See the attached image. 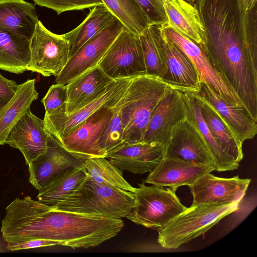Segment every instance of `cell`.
Wrapping results in <instances>:
<instances>
[{
  "mask_svg": "<svg viewBox=\"0 0 257 257\" xmlns=\"http://www.w3.org/2000/svg\"><path fill=\"white\" fill-rule=\"evenodd\" d=\"M123 226L121 218L57 210L26 196L7 206L1 232L6 242L44 239L73 249L88 248L114 237Z\"/></svg>",
  "mask_w": 257,
  "mask_h": 257,
  "instance_id": "cell-1",
  "label": "cell"
},
{
  "mask_svg": "<svg viewBox=\"0 0 257 257\" xmlns=\"http://www.w3.org/2000/svg\"><path fill=\"white\" fill-rule=\"evenodd\" d=\"M85 163L65 150L60 141L49 133L46 151L28 165L29 181L39 190L58 176Z\"/></svg>",
  "mask_w": 257,
  "mask_h": 257,
  "instance_id": "cell-14",
  "label": "cell"
},
{
  "mask_svg": "<svg viewBox=\"0 0 257 257\" xmlns=\"http://www.w3.org/2000/svg\"><path fill=\"white\" fill-rule=\"evenodd\" d=\"M198 92L214 107L242 143L254 137L257 133V121L245 107L231 104L205 83H200Z\"/></svg>",
  "mask_w": 257,
  "mask_h": 257,
  "instance_id": "cell-22",
  "label": "cell"
},
{
  "mask_svg": "<svg viewBox=\"0 0 257 257\" xmlns=\"http://www.w3.org/2000/svg\"><path fill=\"white\" fill-rule=\"evenodd\" d=\"M31 40L0 28V69L20 74L27 71Z\"/></svg>",
  "mask_w": 257,
  "mask_h": 257,
  "instance_id": "cell-26",
  "label": "cell"
},
{
  "mask_svg": "<svg viewBox=\"0 0 257 257\" xmlns=\"http://www.w3.org/2000/svg\"><path fill=\"white\" fill-rule=\"evenodd\" d=\"M165 152L166 156L215 167V161L206 142L194 123L186 116L173 127Z\"/></svg>",
  "mask_w": 257,
  "mask_h": 257,
  "instance_id": "cell-15",
  "label": "cell"
},
{
  "mask_svg": "<svg viewBox=\"0 0 257 257\" xmlns=\"http://www.w3.org/2000/svg\"><path fill=\"white\" fill-rule=\"evenodd\" d=\"M183 92L186 109V117L194 123L206 142L215 161V170L218 171L221 160L220 151L203 118L199 103L193 92L184 91Z\"/></svg>",
  "mask_w": 257,
  "mask_h": 257,
  "instance_id": "cell-31",
  "label": "cell"
},
{
  "mask_svg": "<svg viewBox=\"0 0 257 257\" xmlns=\"http://www.w3.org/2000/svg\"><path fill=\"white\" fill-rule=\"evenodd\" d=\"M146 15L150 25H160L168 21L164 0H135Z\"/></svg>",
  "mask_w": 257,
  "mask_h": 257,
  "instance_id": "cell-36",
  "label": "cell"
},
{
  "mask_svg": "<svg viewBox=\"0 0 257 257\" xmlns=\"http://www.w3.org/2000/svg\"><path fill=\"white\" fill-rule=\"evenodd\" d=\"M184 91L173 87L160 100L152 112L143 143H159L166 149L173 127L186 116Z\"/></svg>",
  "mask_w": 257,
  "mask_h": 257,
  "instance_id": "cell-13",
  "label": "cell"
},
{
  "mask_svg": "<svg viewBox=\"0 0 257 257\" xmlns=\"http://www.w3.org/2000/svg\"><path fill=\"white\" fill-rule=\"evenodd\" d=\"M257 0H241L243 7L245 11L249 12L256 7Z\"/></svg>",
  "mask_w": 257,
  "mask_h": 257,
  "instance_id": "cell-39",
  "label": "cell"
},
{
  "mask_svg": "<svg viewBox=\"0 0 257 257\" xmlns=\"http://www.w3.org/2000/svg\"><path fill=\"white\" fill-rule=\"evenodd\" d=\"M19 84L0 74V108L4 106L14 95Z\"/></svg>",
  "mask_w": 257,
  "mask_h": 257,
  "instance_id": "cell-38",
  "label": "cell"
},
{
  "mask_svg": "<svg viewBox=\"0 0 257 257\" xmlns=\"http://www.w3.org/2000/svg\"><path fill=\"white\" fill-rule=\"evenodd\" d=\"M175 190L144 182L134 192L135 206L126 217L132 222L148 228L157 229L168 224L186 209Z\"/></svg>",
  "mask_w": 257,
  "mask_h": 257,
  "instance_id": "cell-5",
  "label": "cell"
},
{
  "mask_svg": "<svg viewBox=\"0 0 257 257\" xmlns=\"http://www.w3.org/2000/svg\"><path fill=\"white\" fill-rule=\"evenodd\" d=\"M164 34L187 55L194 64L200 83H205L232 105L244 106L233 88L214 69L198 45L175 30L168 22L159 25Z\"/></svg>",
  "mask_w": 257,
  "mask_h": 257,
  "instance_id": "cell-9",
  "label": "cell"
},
{
  "mask_svg": "<svg viewBox=\"0 0 257 257\" xmlns=\"http://www.w3.org/2000/svg\"><path fill=\"white\" fill-rule=\"evenodd\" d=\"M197 99L202 115L220 154L218 172L237 169L242 160V143L207 100L198 92H193Z\"/></svg>",
  "mask_w": 257,
  "mask_h": 257,
  "instance_id": "cell-12",
  "label": "cell"
},
{
  "mask_svg": "<svg viewBox=\"0 0 257 257\" xmlns=\"http://www.w3.org/2000/svg\"><path fill=\"white\" fill-rule=\"evenodd\" d=\"M38 21L34 4L25 0H0V28L31 40Z\"/></svg>",
  "mask_w": 257,
  "mask_h": 257,
  "instance_id": "cell-24",
  "label": "cell"
},
{
  "mask_svg": "<svg viewBox=\"0 0 257 257\" xmlns=\"http://www.w3.org/2000/svg\"><path fill=\"white\" fill-rule=\"evenodd\" d=\"M56 245H60V242L48 239H34L6 242V248L10 251H16Z\"/></svg>",
  "mask_w": 257,
  "mask_h": 257,
  "instance_id": "cell-37",
  "label": "cell"
},
{
  "mask_svg": "<svg viewBox=\"0 0 257 257\" xmlns=\"http://www.w3.org/2000/svg\"><path fill=\"white\" fill-rule=\"evenodd\" d=\"M164 1L170 25L201 48L205 43L206 35L197 9L185 0Z\"/></svg>",
  "mask_w": 257,
  "mask_h": 257,
  "instance_id": "cell-23",
  "label": "cell"
},
{
  "mask_svg": "<svg viewBox=\"0 0 257 257\" xmlns=\"http://www.w3.org/2000/svg\"><path fill=\"white\" fill-rule=\"evenodd\" d=\"M134 206V193L97 183L87 176L75 191L51 207L84 215L121 218Z\"/></svg>",
  "mask_w": 257,
  "mask_h": 257,
  "instance_id": "cell-3",
  "label": "cell"
},
{
  "mask_svg": "<svg viewBox=\"0 0 257 257\" xmlns=\"http://www.w3.org/2000/svg\"><path fill=\"white\" fill-rule=\"evenodd\" d=\"M124 28L115 17L69 58L55 82L67 85L86 71L97 66L112 42Z\"/></svg>",
  "mask_w": 257,
  "mask_h": 257,
  "instance_id": "cell-10",
  "label": "cell"
},
{
  "mask_svg": "<svg viewBox=\"0 0 257 257\" xmlns=\"http://www.w3.org/2000/svg\"><path fill=\"white\" fill-rule=\"evenodd\" d=\"M215 171L212 165H199L177 158L165 156L144 180L175 191L182 186H190L203 175Z\"/></svg>",
  "mask_w": 257,
  "mask_h": 257,
  "instance_id": "cell-19",
  "label": "cell"
},
{
  "mask_svg": "<svg viewBox=\"0 0 257 257\" xmlns=\"http://www.w3.org/2000/svg\"><path fill=\"white\" fill-rule=\"evenodd\" d=\"M251 179L216 177L207 173L189 186L193 196L192 204L240 202L246 194Z\"/></svg>",
  "mask_w": 257,
  "mask_h": 257,
  "instance_id": "cell-16",
  "label": "cell"
},
{
  "mask_svg": "<svg viewBox=\"0 0 257 257\" xmlns=\"http://www.w3.org/2000/svg\"><path fill=\"white\" fill-rule=\"evenodd\" d=\"M67 101V85L53 84L41 100L45 109V115L66 114Z\"/></svg>",
  "mask_w": 257,
  "mask_h": 257,
  "instance_id": "cell-34",
  "label": "cell"
},
{
  "mask_svg": "<svg viewBox=\"0 0 257 257\" xmlns=\"http://www.w3.org/2000/svg\"><path fill=\"white\" fill-rule=\"evenodd\" d=\"M35 4L55 11L58 15L63 12L82 10L96 6L104 5L102 0H33Z\"/></svg>",
  "mask_w": 257,
  "mask_h": 257,
  "instance_id": "cell-35",
  "label": "cell"
},
{
  "mask_svg": "<svg viewBox=\"0 0 257 257\" xmlns=\"http://www.w3.org/2000/svg\"><path fill=\"white\" fill-rule=\"evenodd\" d=\"M88 177L102 185L134 193L135 188L123 177L122 172L105 157H96L85 161Z\"/></svg>",
  "mask_w": 257,
  "mask_h": 257,
  "instance_id": "cell-30",
  "label": "cell"
},
{
  "mask_svg": "<svg viewBox=\"0 0 257 257\" xmlns=\"http://www.w3.org/2000/svg\"><path fill=\"white\" fill-rule=\"evenodd\" d=\"M114 80L97 66L67 84L66 115H69L103 94Z\"/></svg>",
  "mask_w": 257,
  "mask_h": 257,
  "instance_id": "cell-21",
  "label": "cell"
},
{
  "mask_svg": "<svg viewBox=\"0 0 257 257\" xmlns=\"http://www.w3.org/2000/svg\"><path fill=\"white\" fill-rule=\"evenodd\" d=\"M124 93L116 104L112 116L99 139V146L107 154L123 146L121 109Z\"/></svg>",
  "mask_w": 257,
  "mask_h": 257,
  "instance_id": "cell-33",
  "label": "cell"
},
{
  "mask_svg": "<svg viewBox=\"0 0 257 257\" xmlns=\"http://www.w3.org/2000/svg\"><path fill=\"white\" fill-rule=\"evenodd\" d=\"M48 135L44 119L34 114L29 109L11 131L6 144L18 149L28 165L45 153Z\"/></svg>",
  "mask_w": 257,
  "mask_h": 257,
  "instance_id": "cell-17",
  "label": "cell"
},
{
  "mask_svg": "<svg viewBox=\"0 0 257 257\" xmlns=\"http://www.w3.org/2000/svg\"><path fill=\"white\" fill-rule=\"evenodd\" d=\"M38 97L35 79L19 84L13 97L0 108V145L6 144L11 131Z\"/></svg>",
  "mask_w": 257,
  "mask_h": 257,
  "instance_id": "cell-25",
  "label": "cell"
},
{
  "mask_svg": "<svg viewBox=\"0 0 257 257\" xmlns=\"http://www.w3.org/2000/svg\"><path fill=\"white\" fill-rule=\"evenodd\" d=\"M165 147L159 143L126 145L107 154L117 168L135 174L151 172L166 156Z\"/></svg>",
  "mask_w": 257,
  "mask_h": 257,
  "instance_id": "cell-20",
  "label": "cell"
},
{
  "mask_svg": "<svg viewBox=\"0 0 257 257\" xmlns=\"http://www.w3.org/2000/svg\"><path fill=\"white\" fill-rule=\"evenodd\" d=\"M104 6L124 26L140 36L150 26L147 18L135 0H102Z\"/></svg>",
  "mask_w": 257,
  "mask_h": 257,
  "instance_id": "cell-29",
  "label": "cell"
},
{
  "mask_svg": "<svg viewBox=\"0 0 257 257\" xmlns=\"http://www.w3.org/2000/svg\"><path fill=\"white\" fill-rule=\"evenodd\" d=\"M134 78L113 80L100 96L69 115H45L43 119L47 131L60 141L96 110L124 92Z\"/></svg>",
  "mask_w": 257,
  "mask_h": 257,
  "instance_id": "cell-18",
  "label": "cell"
},
{
  "mask_svg": "<svg viewBox=\"0 0 257 257\" xmlns=\"http://www.w3.org/2000/svg\"><path fill=\"white\" fill-rule=\"evenodd\" d=\"M87 177L85 164L58 176L39 191L37 200L53 206L75 191Z\"/></svg>",
  "mask_w": 257,
  "mask_h": 257,
  "instance_id": "cell-28",
  "label": "cell"
},
{
  "mask_svg": "<svg viewBox=\"0 0 257 257\" xmlns=\"http://www.w3.org/2000/svg\"><path fill=\"white\" fill-rule=\"evenodd\" d=\"M151 26L165 66L166 71L162 79L185 91L199 92V76L191 60L164 34L159 25Z\"/></svg>",
  "mask_w": 257,
  "mask_h": 257,
  "instance_id": "cell-11",
  "label": "cell"
},
{
  "mask_svg": "<svg viewBox=\"0 0 257 257\" xmlns=\"http://www.w3.org/2000/svg\"><path fill=\"white\" fill-rule=\"evenodd\" d=\"M125 91L96 110L62 138L60 142L64 148L85 161L92 158H106L107 154L99 146V139L112 116L116 104Z\"/></svg>",
  "mask_w": 257,
  "mask_h": 257,
  "instance_id": "cell-6",
  "label": "cell"
},
{
  "mask_svg": "<svg viewBox=\"0 0 257 257\" xmlns=\"http://www.w3.org/2000/svg\"><path fill=\"white\" fill-rule=\"evenodd\" d=\"M115 18L104 5L92 7L83 21L69 32L62 34L69 47V58L86 42L94 37Z\"/></svg>",
  "mask_w": 257,
  "mask_h": 257,
  "instance_id": "cell-27",
  "label": "cell"
},
{
  "mask_svg": "<svg viewBox=\"0 0 257 257\" xmlns=\"http://www.w3.org/2000/svg\"><path fill=\"white\" fill-rule=\"evenodd\" d=\"M146 74L162 78L166 71L164 61L151 25L139 36Z\"/></svg>",
  "mask_w": 257,
  "mask_h": 257,
  "instance_id": "cell-32",
  "label": "cell"
},
{
  "mask_svg": "<svg viewBox=\"0 0 257 257\" xmlns=\"http://www.w3.org/2000/svg\"><path fill=\"white\" fill-rule=\"evenodd\" d=\"M186 1H187V2L189 3L190 4H194V3L197 1V0H185Z\"/></svg>",
  "mask_w": 257,
  "mask_h": 257,
  "instance_id": "cell-40",
  "label": "cell"
},
{
  "mask_svg": "<svg viewBox=\"0 0 257 257\" xmlns=\"http://www.w3.org/2000/svg\"><path fill=\"white\" fill-rule=\"evenodd\" d=\"M175 87L154 75L145 74L132 79L124 94L121 109L123 146L143 143L153 110Z\"/></svg>",
  "mask_w": 257,
  "mask_h": 257,
  "instance_id": "cell-2",
  "label": "cell"
},
{
  "mask_svg": "<svg viewBox=\"0 0 257 257\" xmlns=\"http://www.w3.org/2000/svg\"><path fill=\"white\" fill-rule=\"evenodd\" d=\"M30 61L27 70L44 76L56 77L61 73L69 59L68 42L62 35L47 29L39 20L31 39Z\"/></svg>",
  "mask_w": 257,
  "mask_h": 257,
  "instance_id": "cell-8",
  "label": "cell"
},
{
  "mask_svg": "<svg viewBox=\"0 0 257 257\" xmlns=\"http://www.w3.org/2000/svg\"><path fill=\"white\" fill-rule=\"evenodd\" d=\"M239 202L192 204L166 225L157 228V241L176 249L202 235L226 216L237 211Z\"/></svg>",
  "mask_w": 257,
  "mask_h": 257,
  "instance_id": "cell-4",
  "label": "cell"
},
{
  "mask_svg": "<svg viewBox=\"0 0 257 257\" xmlns=\"http://www.w3.org/2000/svg\"><path fill=\"white\" fill-rule=\"evenodd\" d=\"M97 66L113 80L146 74L139 36L124 28Z\"/></svg>",
  "mask_w": 257,
  "mask_h": 257,
  "instance_id": "cell-7",
  "label": "cell"
}]
</instances>
